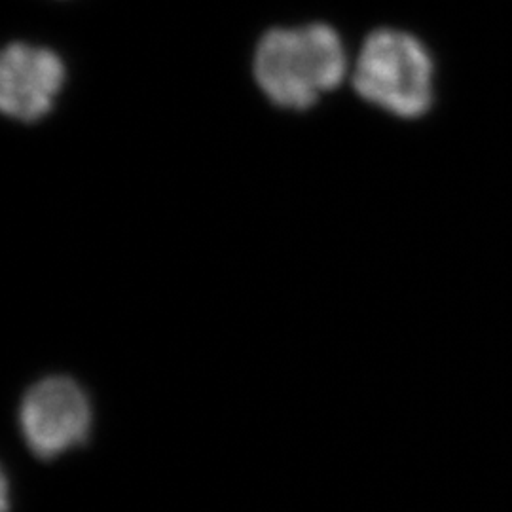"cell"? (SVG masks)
Listing matches in <instances>:
<instances>
[{
  "label": "cell",
  "mask_w": 512,
  "mask_h": 512,
  "mask_svg": "<svg viewBox=\"0 0 512 512\" xmlns=\"http://www.w3.org/2000/svg\"><path fill=\"white\" fill-rule=\"evenodd\" d=\"M431 54L410 33L380 29L366 38L353 86L376 107L401 118H420L433 105Z\"/></svg>",
  "instance_id": "obj_2"
},
{
  "label": "cell",
  "mask_w": 512,
  "mask_h": 512,
  "mask_svg": "<svg viewBox=\"0 0 512 512\" xmlns=\"http://www.w3.org/2000/svg\"><path fill=\"white\" fill-rule=\"evenodd\" d=\"M63 78V63L54 52L12 44L0 63V107L14 120L37 122L52 110Z\"/></svg>",
  "instance_id": "obj_4"
},
{
  "label": "cell",
  "mask_w": 512,
  "mask_h": 512,
  "mask_svg": "<svg viewBox=\"0 0 512 512\" xmlns=\"http://www.w3.org/2000/svg\"><path fill=\"white\" fill-rule=\"evenodd\" d=\"M92 403L69 376H48L25 393L19 406L23 439L37 458H57L86 444L92 431Z\"/></svg>",
  "instance_id": "obj_3"
},
{
  "label": "cell",
  "mask_w": 512,
  "mask_h": 512,
  "mask_svg": "<svg viewBox=\"0 0 512 512\" xmlns=\"http://www.w3.org/2000/svg\"><path fill=\"white\" fill-rule=\"evenodd\" d=\"M346 52L329 25L272 29L255 55L258 86L283 109L306 110L346 74Z\"/></svg>",
  "instance_id": "obj_1"
}]
</instances>
